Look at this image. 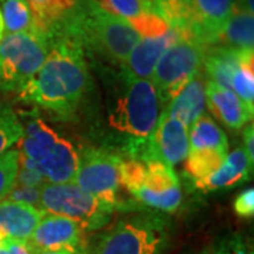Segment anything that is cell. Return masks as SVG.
Instances as JSON below:
<instances>
[{
	"mask_svg": "<svg viewBox=\"0 0 254 254\" xmlns=\"http://www.w3.org/2000/svg\"><path fill=\"white\" fill-rule=\"evenodd\" d=\"M89 86L85 51L72 38L48 43L46 61L18 92L20 98L61 118L73 115Z\"/></svg>",
	"mask_w": 254,
	"mask_h": 254,
	"instance_id": "obj_1",
	"label": "cell"
},
{
	"mask_svg": "<svg viewBox=\"0 0 254 254\" xmlns=\"http://www.w3.org/2000/svg\"><path fill=\"white\" fill-rule=\"evenodd\" d=\"M60 37L72 38L81 44L83 51L89 50L118 64L123 63L141 40L125 18L106 11L98 0H78L71 17L55 38Z\"/></svg>",
	"mask_w": 254,
	"mask_h": 254,
	"instance_id": "obj_2",
	"label": "cell"
},
{
	"mask_svg": "<svg viewBox=\"0 0 254 254\" xmlns=\"http://www.w3.org/2000/svg\"><path fill=\"white\" fill-rule=\"evenodd\" d=\"M18 154V167L36 171L47 184L72 182L79 163L75 147L37 115L26 116Z\"/></svg>",
	"mask_w": 254,
	"mask_h": 254,
	"instance_id": "obj_3",
	"label": "cell"
},
{
	"mask_svg": "<svg viewBox=\"0 0 254 254\" xmlns=\"http://www.w3.org/2000/svg\"><path fill=\"white\" fill-rule=\"evenodd\" d=\"M160 98L151 79H130L109 115L110 127L130 143L145 141L160 119Z\"/></svg>",
	"mask_w": 254,
	"mask_h": 254,
	"instance_id": "obj_4",
	"label": "cell"
},
{
	"mask_svg": "<svg viewBox=\"0 0 254 254\" xmlns=\"http://www.w3.org/2000/svg\"><path fill=\"white\" fill-rule=\"evenodd\" d=\"M40 208L47 213L68 218L85 230H99L112 219L115 208L102 202L75 182L46 184L41 188Z\"/></svg>",
	"mask_w": 254,
	"mask_h": 254,
	"instance_id": "obj_5",
	"label": "cell"
},
{
	"mask_svg": "<svg viewBox=\"0 0 254 254\" xmlns=\"http://www.w3.org/2000/svg\"><path fill=\"white\" fill-rule=\"evenodd\" d=\"M48 54L46 40L33 33H7L0 41V92H20Z\"/></svg>",
	"mask_w": 254,
	"mask_h": 254,
	"instance_id": "obj_6",
	"label": "cell"
},
{
	"mask_svg": "<svg viewBox=\"0 0 254 254\" xmlns=\"http://www.w3.org/2000/svg\"><path fill=\"white\" fill-rule=\"evenodd\" d=\"M205 48L206 47L193 40L181 37L161 55L151 81L164 106H167L195 75L202 72Z\"/></svg>",
	"mask_w": 254,
	"mask_h": 254,
	"instance_id": "obj_7",
	"label": "cell"
},
{
	"mask_svg": "<svg viewBox=\"0 0 254 254\" xmlns=\"http://www.w3.org/2000/svg\"><path fill=\"white\" fill-rule=\"evenodd\" d=\"M165 239V226L160 219H125L100 237L93 254H160Z\"/></svg>",
	"mask_w": 254,
	"mask_h": 254,
	"instance_id": "obj_8",
	"label": "cell"
},
{
	"mask_svg": "<svg viewBox=\"0 0 254 254\" xmlns=\"http://www.w3.org/2000/svg\"><path fill=\"white\" fill-rule=\"evenodd\" d=\"M120 161L122 157L99 150L88 148L79 155V163L73 181L82 190L89 192L115 210L125 208L119 199L120 190Z\"/></svg>",
	"mask_w": 254,
	"mask_h": 254,
	"instance_id": "obj_9",
	"label": "cell"
},
{
	"mask_svg": "<svg viewBox=\"0 0 254 254\" xmlns=\"http://www.w3.org/2000/svg\"><path fill=\"white\" fill-rule=\"evenodd\" d=\"M86 230L71 219L46 213L27 243L36 254L66 250L72 254L86 252Z\"/></svg>",
	"mask_w": 254,
	"mask_h": 254,
	"instance_id": "obj_10",
	"label": "cell"
},
{
	"mask_svg": "<svg viewBox=\"0 0 254 254\" xmlns=\"http://www.w3.org/2000/svg\"><path fill=\"white\" fill-rule=\"evenodd\" d=\"M181 36L170 30L164 36L145 37L141 38L136 46L131 48L126 60L120 64L125 81L130 79H151L154 68L161 55L170 46H173Z\"/></svg>",
	"mask_w": 254,
	"mask_h": 254,
	"instance_id": "obj_11",
	"label": "cell"
},
{
	"mask_svg": "<svg viewBox=\"0 0 254 254\" xmlns=\"http://www.w3.org/2000/svg\"><path fill=\"white\" fill-rule=\"evenodd\" d=\"M150 145L155 160H161L170 167L182 163L190 150L188 128L165 112L160 115L158 123L150 136Z\"/></svg>",
	"mask_w": 254,
	"mask_h": 254,
	"instance_id": "obj_12",
	"label": "cell"
},
{
	"mask_svg": "<svg viewBox=\"0 0 254 254\" xmlns=\"http://www.w3.org/2000/svg\"><path fill=\"white\" fill-rule=\"evenodd\" d=\"M33 16V34L47 44L61 33L78 4V0H27Z\"/></svg>",
	"mask_w": 254,
	"mask_h": 254,
	"instance_id": "obj_13",
	"label": "cell"
},
{
	"mask_svg": "<svg viewBox=\"0 0 254 254\" xmlns=\"http://www.w3.org/2000/svg\"><path fill=\"white\" fill-rule=\"evenodd\" d=\"M205 91L206 103L210 112L227 127L239 130L252 122L253 109H250L232 89L208 81Z\"/></svg>",
	"mask_w": 254,
	"mask_h": 254,
	"instance_id": "obj_14",
	"label": "cell"
},
{
	"mask_svg": "<svg viewBox=\"0 0 254 254\" xmlns=\"http://www.w3.org/2000/svg\"><path fill=\"white\" fill-rule=\"evenodd\" d=\"M44 215L43 209L31 205L0 200V236L27 242Z\"/></svg>",
	"mask_w": 254,
	"mask_h": 254,
	"instance_id": "obj_15",
	"label": "cell"
},
{
	"mask_svg": "<svg viewBox=\"0 0 254 254\" xmlns=\"http://www.w3.org/2000/svg\"><path fill=\"white\" fill-rule=\"evenodd\" d=\"M206 82L202 72L195 75L181 91L178 92L164 112L170 118L178 120L190 130V127L203 115L206 108Z\"/></svg>",
	"mask_w": 254,
	"mask_h": 254,
	"instance_id": "obj_16",
	"label": "cell"
},
{
	"mask_svg": "<svg viewBox=\"0 0 254 254\" xmlns=\"http://www.w3.org/2000/svg\"><path fill=\"white\" fill-rule=\"evenodd\" d=\"M235 0H193L198 17V43L209 47L218 44L219 34L229 17Z\"/></svg>",
	"mask_w": 254,
	"mask_h": 254,
	"instance_id": "obj_17",
	"label": "cell"
},
{
	"mask_svg": "<svg viewBox=\"0 0 254 254\" xmlns=\"http://www.w3.org/2000/svg\"><path fill=\"white\" fill-rule=\"evenodd\" d=\"M219 46L229 47L239 51H253L254 17L253 13L233 3L232 11L220 30Z\"/></svg>",
	"mask_w": 254,
	"mask_h": 254,
	"instance_id": "obj_18",
	"label": "cell"
},
{
	"mask_svg": "<svg viewBox=\"0 0 254 254\" xmlns=\"http://www.w3.org/2000/svg\"><path fill=\"white\" fill-rule=\"evenodd\" d=\"M252 168L253 165L249 161L245 150L236 148L226 155L225 161L215 173L210 174L205 180L195 182V185L203 190L227 188V187L246 181L250 177Z\"/></svg>",
	"mask_w": 254,
	"mask_h": 254,
	"instance_id": "obj_19",
	"label": "cell"
},
{
	"mask_svg": "<svg viewBox=\"0 0 254 254\" xmlns=\"http://www.w3.org/2000/svg\"><path fill=\"white\" fill-rule=\"evenodd\" d=\"M243 51L219 44L206 47L203 66L206 69V73L210 76V81L230 89L232 78L233 73L236 72Z\"/></svg>",
	"mask_w": 254,
	"mask_h": 254,
	"instance_id": "obj_20",
	"label": "cell"
},
{
	"mask_svg": "<svg viewBox=\"0 0 254 254\" xmlns=\"http://www.w3.org/2000/svg\"><path fill=\"white\" fill-rule=\"evenodd\" d=\"M188 143H190V150H205V148L227 150L226 134L215 123L213 119L205 115H202L190 127Z\"/></svg>",
	"mask_w": 254,
	"mask_h": 254,
	"instance_id": "obj_21",
	"label": "cell"
},
{
	"mask_svg": "<svg viewBox=\"0 0 254 254\" xmlns=\"http://www.w3.org/2000/svg\"><path fill=\"white\" fill-rule=\"evenodd\" d=\"M226 155L227 150L218 148L190 150L185 158V171L195 182L205 180L222 165Z\"/></svg>",
	"mask_w": 254,
	"mask_h": 254,
	"instance_id": "obj_22",
	"label": "cell"
},
{
	"mask_svg": "<svg viewBox=\"0 0 254 254\" xmlns=\"http://www.w3.org/2000/svg\"><path fill=\"white\" fill-rule=\"evenodd\" d=\"M230 89L246 105L254 110V55L253 51H243L236 72L233 73Z\"/></svg>",
	"mask_w": 254,
	"mask_h": 254,
	"instance_id": "obj_23",
	"label": "cell"
},
{
	"mask_svg": "<svg viewBox=\"0 0 254 254\" xmlns=\"http://www.w3.org/2000/svg\"><path fill=\"white\" fill-rule=\"evenodd\" d=\"M1 16L4 31L33 33V16L27 0H1Z\"/></svg>",
	"mask_w": 254,
	"mask_h": 254,
	"instance_id": "obj_24",
	"label": "cell"
},
{
	"mask_svg": "<svg viewBox=\"0 0 254 254\" xmlns=\"http://www.w3.org/2000/svg\"><path fill=\"white\" fill-rule=\"evenodd\" d=\"M128 193L145 206L164 212H175L182 202V192L180 187L161 192L148 190L145 187H138Z\"/></svg>",
	"mask_w": 254,
	"mask_h": 254,
	"instance_id": "obj_25",
	"label": "cell"
},
{
	"mask_svg": "<svg viewBox=\"0 0 254 254\" xmlns=\"http://www.w3.org/2000/svg\"><path fill=\"white\" fill-rule=\"evenodd\" d=\"M144 165L145 177L143 187L157 192L180 187L178 177L173 167H170L168 164H165L161 160H151L144 163Z\"/></svg>",
	"mask_w": 254,
	"mask_h": 254,
	"instance_id": "obj_26",
	"label": "cell"
},
{
	"mask_svg": "<svg viewBox=\"0 0 254 254\" xmlns=\"http://www.w3.org/2000/svg\"><path fill=\"white\" fill-rule=\"evenodd\" d=\"M21 136L23 125L18 116L10 106L0 102V155L18 143Z\"/></svg>",
	"mask_w": 254,
	"mask_h": 254,
	"instance_id": "obj_27",
	"label": "cell"
},
{
	"mask_svg": "<svg viewBox=\"0 0 254 254\" xmlns=\"http://www.w3.org/2000/svg\"><path fill=\"white\" fill-rule=\"evenodd\" d=\"M131 27L136 30L141 38L145 37H160L168 33L171 27L158 13L154 11H144L143 14L136 18L127 21Z\"/></svg>",
	"mask_w": 254,
	"mask_h": 254,
	"instance_id": "obj_28",
	"label": "cell"
},
{
	"mask_svg": "<svg viewBox=\"0 0 254 254\" xmlns=\"http://www.w3.org/2000/svg\"><path fill=\"white\" fill-rule=\"evenodd\" d=\"M18 150H7L0 155V200L6 199L16 185L18 174Z\"/></svg>",
	"mask_w": 254,
	"mask_h": 254,
	"instance_id": "obj_29",
	"label": "cell"
},
{
	"mask_svg": "<svg viewBox=\"0 0 254 254\" xmlns=\"http://www.w3.org/2000/svg\"><path fill=\"white\" fill-rule=\"evenodd\" d=\"M99 4L112 14L130 21L144 11H151L145 6L144 0H100Z\"/></svg>",
	"mask_w": 254,
	"mask_h": 254,
	"instance_id": "obj_30",
	"label": "cell"
},
{
	"mask_svg": "<svg viewBox=\"0 0 254 254\" xmlns=\"http://www.w3.org/2000/svg\"><path fill=\"white\" fill-rule=\"evenodd\" d=\"M145 177V165L144 163L133 160V158H122L120 161V184L122 187L131 192L138 187L144 185Z\"/></svg>",
	"mask_w": 254,
	"mask_h": 254,
	"instance_id": "obj_31",
	"label": "cell"
},
{
	"mask_svg": "<svg viewBox=\"0 0 254 254\" xmlns=\"http://www.w3.org/2000/svg\"><path fill=\"white\" fill-rule=\"evenodd\" d=\"M6 199L18 202V203H26L40 208V199H41V188L34 187H23V185H14V188L10 190ZM41 209V208H40Z\"/></svg>",
	"mask_w": 254,
	"mask_h": 254,
	"instance_id": "obj_32",
	"label": "cell"
},
{
	"mask_svg": "<svg viewBox=\"0 0 254 254\" xmlns=\"http://www.w3.org/2000/svg\"><path fill=\"white\" fill-rule=\"evenodd\" d=\"M210 254V253H209ZM212 254H253L240 236L227 237L222 240Z\"/></svg>",
	"mask_w": 254,
	"mask_h": 254,
	"instance_id": "obj_33",
	"label": "cell"
},
{
	"mask_svg": "<svg viewBox=\"0 0 254 254\" xmlns=\"http://www.w3.org/2000/svg\"><path fill=\"white\" fill-rule=\"evenodd\" d=\"M235 212L242 218H252L254 215V190L253 188L243 190L235 199Z\"/></svg>",
	"mask_w": 254,
	"mask_h": 254,
	"instance_id": "obj_34",
	"label": "cell"
},
{
	"mask_svg": "<svg viewBox=\"0 0 254 254\" xmlns=\"http://www.w3.org/2000/svg\"><path fill=\"white\" fill-rule=\"evenodd\" d=\"M17 185H23V187H34V188H43L46 185V180L37 174L36 171H31V170H26V168H20L18 167V174H17Z\"/></svg>",
	"mask_w": 254,
	"mask_h": 254,
	"instance_id": "obj_35",
	"label": "cell"
},
{
	"mask_svg": "<svg viewBox=\"0 0 254 254\" xmlns=\"http://www.w3.org/2000/svg\"><path fill=\"white\" fill-rule=\"evenodd\" d=\"M3 246H4L6 254H36L27 242H23V240L3 239Z\"/></svg>",
	"mask_w": 254,
	"mask_h": 254,
	"instance_id": "obj_36",
	"label": "cell"
},
{
	"mask_svg": "<svg viewBox=\"0 0 254 254\" xmlns=\"http://www.w3.org/2000/svg\"><path fill=\"white\" fill-rule=\"evenodd\" d=\"M245 153L249 158L250 164L253 165L254 161V130H253V123H250L249 127L245 130Z\"/></svg>",
	"mask_w": 254,
	"mask_h": 254,
	"instance_id": "obj_37",
	"label": "cell"
},
{
	"mask_svg": "<svg viewBox=\"0 0 254 254\" xmlns=\"http://www.w3.org/2000/svg\"><path fill=\"white\" fill-rule=\"evenodd\" d=\"M4 36V23H3V16H1V10H0V41Z\"/></svg>",
	"mask_w": 254,
	"mask_h": 254,
	"instance_id": "obj_38",
	"label": "cell"
},
{
	"mask_svg": "<svg viewBox=\"0 0 254 254\" xmlns=\"http://www.w3.org/2000/svg\"><path fill=\"white\" fill-rule=\"evenodd\" d=\"M38 254H72L71 252H66V250H57V252H43V253Z\"/></svg>",
	"mask_w": 254,
	"mask_h": 254,
	"instance_id": "obj_39",
	"label": "cell"
},
{
	"mask_svg": "<svg viewBox=\"0 0 254 254\" xmlns=\"http://www.w3.org/2000/svg\"><path fill=\"white\" fill-rule=\"evenodd\" d=\"M1 247H3V237L0 236V250H1Z\"/></svg>",
	"mask_w": 254,
	"mask_h": 254,
	"instance_id": "obj_40",
	"label": "cell"
},
{
	"mask_svg": "<svg viewBox=\"0 0 254 254\" xmlns=\"http://www.w3.org/2000/svg\"><path fill=\"white\" fill-rule=\"evenodd\" d=\"M203 254H209V253H208V252H205V253H203Z\"/></svg>",
	"mask_w": 254,
	"mask_h": 254,
	"instance_id": "obj_41",
	"label": "cell"
}]
</instances>
